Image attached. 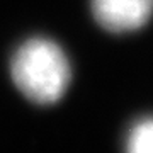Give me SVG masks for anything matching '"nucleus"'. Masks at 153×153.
Instances as JSON below:
<instances>
[{
  "label": "nucleus",
  "mask_w": 153,
  "mask_h": 153,
  "mask_svg": "<svg viewBox=\"0 0 153 153\" xmlns=\"http://www.w3.org/2000/svg\"><path fill=\"white\" fill-rule=\"evenodd\" d=\"M14 85L36 104H55L68 90L71 66L60 44L48 38H31L16 49L10 61Z\"/></svg>",
  "instance_id": "f257e3e1"
},
{
  "label": "nucleus",
  "mask_w": 153,
  "mask_h": 153,
  "mask_svg": "<svg viewBox=\"0 0 153 153\" xmlns=\"http://www.w3.org/2000/svg\"><path fill=\"white\" fill-rule=\"evenodd\" d=\"M94 19L109 33H133L153 17V0H90Z\"/></svg>",
  "instance_id": "f03ea898"
},
{
  "label": "nucleus",
  "mask_w": 153,
  "mask_h": 153,
  "mask_svg": "<svg viewBox=\"0 0 153 153\" xmlns=\"http://www.w3.org/2000/svg\"><path fill=\"white\" fill-rule=\"evenodd\" d=\"M126 153H153V116L131 126L126 138Z\"/></svg>",
  "instance_id": "7ed1b4c3"
}]
</instances>
